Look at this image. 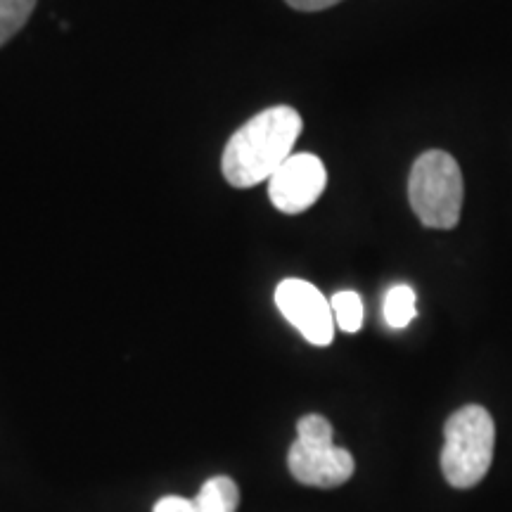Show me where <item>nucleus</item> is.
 Segmentation results:
<instances>
[{
	"instance_id": "1",
	"label": "nucleus",
	"mask_w": 512,
	"mask_h": 512,
	"mask_svg": "<svg viewBox=\"0 0 512 512\" xmlns=\"http://www.w3.org/2000/svg\"><path fill=\"white\" fill-rule=\"evenodd\" d=\"M302 136V117L294 107L278 105L242 124L223 150V176L233 188H254L271 181L275 171L292 157Z\"/></svg>"
},
{
	"instance_id": "2",
	"label": "nucleus",
	"mask_w": 512,
	"mask_h": 512,
	"mask_svg": "<svg viewBox=\"0 0 512 512\" xmlns=\"http://www.w3.org/2000/svg\"><path fill=\"white\" fill-rule=\"evenodd\" d=\"M441 470L456 489H472L482 482L494 460L496 425L482 406H463L444 427Z\"/></svg>"
},
{
	"instance_id": "3",
	"label": "nucleus",
	"mask_w": 512,
	"mask_h": 512,
	"mask_svg": "<svg viewBox=\"0 0 512 512\" xmlns=\"http://www.w3.org/2000/svg\"><path fill=\"white\" fill-rule=\"evenodd\" d=\"M463 174L444 150H427L415 159L408 178V200L425 228L451 230L463 211Z\"/></svg>"
},
{
	"instance_id": "4",
	"label": "nucleus",
	"mask_w": 512,
	"mask_h": 512,
	"mask_svg": "<svg viewBox=\"0 0 512 512\" xmlns=\"http://www.w3.org/2000/svg\"><path fill=\"white\" fill-rule=\"evenodd\" d=\"M292 477L306 486L332 489L354 475V456L347 448L332 444V425L323 415H304L297 422V441L287 453Z\"/></svg>"
},
{
	"instance_id": "5",
	"label": "nucleus",
	"mask_w": 512,
	"mask_h": 512,
	"mask_svg": "<svg viewBox=\"0 0 512 512\" xmlns=\"http://www.w3.org/2000/svg\"><path fill=\"white\" fill-rule=\"evenodd\" d=\"M275 304L285 320L302 332L306 342L328 347L335 337V313L316 285L299 278H287L275 287Z\"/></svg>"
},
{
	"instance_id": "6",
	"label": "nucleus",
	"mask_w": 512,
	"mask_h": 512,
	"mask_svg": "<svg viewBox=\"0 0 512 512\" xmlns=\"http://www.w3.org/2000/svg\"><path fill=\"white\" fill-rule=\"evenodd\" d=\"M328 171L316 155H292L268 181V197L283 214H302L323 195Z\"/></svg>"
},
{
	"instance_id": "7",
	"label": "nucleus",
	"mask_w": 512,
	"mask_h": 512,
	"mask_svg": "<svg viewBox=\"0 0 512 512\" xmlns=\"http://www.w3.org/2000/svg\"><path fill=\"white\" fill-rule=\"evenodd\" d=\"M240 503V489L230 477H211L195 498L197 512H235Z\"/></svg>"
},
{
	"instance_id": "8",
	"label": "nucleus",
	"mask_w": 512,
	"mask_h": 512,
	"mask_svg": "<svg viewBox=\"0 0 512 512\" xmlns=\"http://www.w3.org/2000/svg\"><path fill=\"white\" fill-rule=\"evenodd\" d=\"M384 320H387L389 328L394 330H403L411 325V320L415 318V292L413 287L408 285H394L392 290L387 292L384 297Z\"/></svg>"
},
{
	"instance_id": "9",
	"label": "nucleus",
	"mask_w": 512,
	"mask_h": 512,
	"mask_svg": "<svg viewBox=\"0 0 512 512\" xmlns=\"http://www.w3.org/2000/svg\"><path fill=\"white\" fill-rule=\"evenodd\" d=\"M36 0H0V46L10 41L29 22Z\"/></svg>"
},
{
	"instance_id": "10",
	"label": "nucleus",
	"mask_w": 512,
	"mask_h": 512,
	"mask_svg": "<svg viewBox=\"0 0 512 512\" xmlns=\"http://www.w3.org/2000/svg\"><path fill=\"white\" fill-rule=\"evenodd\" d=\"M332 313H335V323L344 332H358L363 328V302L356 292L344 290L337 292L330 299Z\"/></svg>"
},
{
	"instance_id": "11",
	"label": "nucleus",
	"mask_w": 512,
	"mask_h": 512,
	"mask_svg": "<svg viewBox=\"0 0 512 512\" xmlns=\"http://www.w3.org/2000/svg\"><path fill=\"white\" fill-rule=\"evenodd\" d=\"M152 512H197V505L183 496H164Z\"/></svg>"
},
{
	"instance_id": "12",
	"label": "nucleus",
	"mask_w": 512,
	"mask_h": 512,
	"mask_svg": "<svg viewBox=\"0 0 512 512\" xmlns=\"http://www.w3.org/2000/svg\"><path fill=\"white\" fill-rule=\"evenodd\" d=\"M287 5L294 10H302V12H318V10H328L332 5L342 3V0H285Z\"/></svg>"
}]
</instances>
